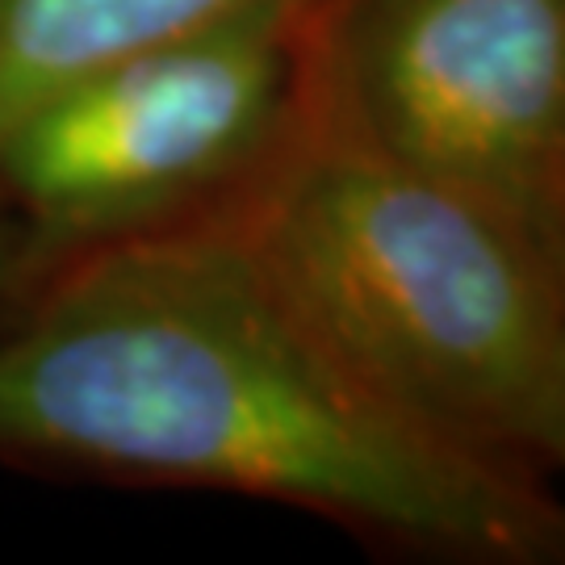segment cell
Masks as SVG:
<instances>
[{"instance_id":"cell-1","label":"cell","mask_w":565,"mask_h":565,"mask_svg":"<svg viewBox=\"0 0 565 565\" xmlns=\"http://www.w3.org/2000/svg\"><path fill=\"white\" fill-rule=\"evenodd\" d=\"M0 445L335 511L482 562L565 557L520 465L415 424L247 231L118 247L0 340Z\"/></svg>"},{"instance_id":"cell-2","label":"cell","mask_w":565,"mask_h":565,"mask_svg":"<svg viewBox=\"0 0 565 565\" xmlns=\"http://www.w3.org/2000/svg\"><path fill=\"white\" fill-rule=\"evenodd\" d=\"M382 398L452 445L536 457L565 369V281L503 214L335 118L243 223Z\"/></svg>"},{"instance_id":"cell-3","label":"cell","mask_w":565,"mask_h":565,"mask_svg":"<svg viewBox=\"0 0 565 565\" xmlns=\"http://www.w3.org/2000/svg\"><path fill=\"white\" fill-rule=\"evenodd\" d=\"M340 114L565 260V0H356Z\"/></svg>"},{"instance_id":"cell-4","label":"cell","mask_w":565,"mask_h":565,"mask_svg":"<svg viewBox=\"0 0 565 565\" xmlns=\"http://www.w3.org/2000/svg\"><path fill=\"white\" fill-rule=\"evenodd\" d=\"M294 97V18H247L60 84L0 130V177L55 231H118L252 168Z\"/></svg>"},{"instance_id":"cell-5","label":"cell","mask_w":565,"mask_h":565,"mask_svg":"<svg viewBox=\"0 0 565 565\" xmlns=\"http://www.w3.org/2000/svg\"><path fill=\"white\" fill-rule=\"evenodd\" d=\"M310 0H0V130L60 84L147 46L247 18H298Z\"/></svg>"},{"instance_id":"cell-6","label":"cell","mask_w":565,"mask_h":565,"mask_svg":"<svg viewBox=\"0 0 565 565\" xmlns=\"http://www.w3.org/2000/svg\"><path fill=\"white\" fill-rule=\"evenodd\" d=\"M565 281V260L557 264ZM536 457L541 461H553L565 473V369H562V382H557V398H553V411H548V424L541 431V445H536Z\"/></svg>"}]
</instances>
